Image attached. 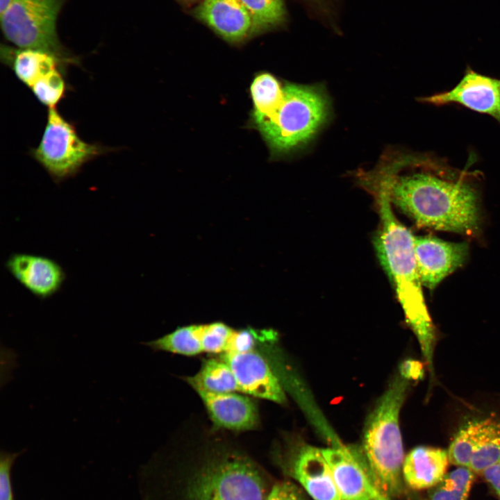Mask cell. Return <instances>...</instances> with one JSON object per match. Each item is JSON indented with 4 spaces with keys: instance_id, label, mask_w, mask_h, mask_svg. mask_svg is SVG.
Here are the masks:
<instances>
[{
    "instance_id": "cell-5",
    "label": "cell",
    "mask_w": 500,
    "mask_h": 500,
    "mask_svg": "<svg viewBox=\"0 0 500 500\" xmlns=\"http://www.w3.org/2000/svg\"><path fill=\"white\" fill-rule=\"evenodd\" d=\"M269 492L253 462L240 453H226L194 476L188 494V500H265Z\"/></svg>"
},
{
    "instance_id": "cell-2",
    "label": "cell",
    "mask_w": 500,
    "mask_h": 500,
    "mask_svg": "<svg viewBox=\"0 0 500 500\" xmlns=\"http://www.w3.org/2000/svg\"><path fill=\"white\" fill-rule=\"evenodd\" d=\"M365 188L373 194L378 207L380 223L374 238L378 258L393 284L406 321L419 340L423 353L431 355L435 332L417 267L415 236L396 217L385 188L376 183H369Z\"/></svg>"
},
{
    "instance_id": "cell-4",
    "label": "cell",
    "mask_w": 500,
    "mask_h": 500,
    "mask_svg": "<svg viewBox=\"0 0 500 500\" xmlns=\"http://www.w3.org/2000/svg\"><path fill=\"white\" fill-rule=\"evenodd\" d=\"M328 112V99L322 89L288 84L276 108L256 126L274 152L285 153L308 140Z\"/></svg>"
},
{
    "instance_id": "cell-20",
    "label": "cell",
    "mask_w": 500,
    "mask_h": 500,
    "mask_svg": "<svg viewBox=\"0 0 500 500\" xmlns=\"http://www.w3.org/2000/svg\"><path fill=\"white\" fill-rule=\"evenodd\" d=\"M283 88L272 74L262 73L253 79L250 90L253 103V119L258 124L276 108L283 95Z\"/></svg>"
},
{
    "instance_id": "cell-7",
    "label": "cell",
    "mask_w": 500,
    "mask_h": 500,
    "mask_svg": "<svg viewBox=\"0 0 500 500\" xmlns=\"http://www.w3.org/2000/svg\"><path fill=\"white\" fill-rule=\"evenodd\" d=\"M65 0H12L1 14L6 39L19 48L51 52L69 64H78L62 49L56 33V20Z\"/></svg>"
},
{
    "instance_id": "cell-13",
    "label": "cell",
    "mask_w": 500,
    "mask_h": 500,
    "mask_svg": "<svg viewBox=\"0 0 500 500\" xmlns=\"http://www.w3.org/2000/svg\"><path fill=\"white\" fill-rule=\"evenodd\" d=\"M342 500H373L374 485L365 459L343 446L322 449Z\"/></svg>"
},
{
    "instance_id": "cell-16",
    "label": "cell",
    "mask_w": 500,
    "mask_h": 500,
    "mask_svg": "<svg viewBox=\"0 0 500 500\" xmlns=\"http://www.w3.org/2000/svg\"><path fill=\"white\" fill-rule=\"evenodd\" d=\"M196 15L228 41L239 42L251 34V19L240 0H204Z\"/></svg>"
},
{
    "instance_id": "cell-11",
    "label": "cell",
    "mask_w": 500,
    "mask_h": 500,
    "mask_svg": "<svg viewBox=\"0 0 500 500\" xmlns=\"http://www.w3.org/2000/svg\"><path fill=\"white\" fill-rule=\"evenodd\" d=\"M414 251L422 284L433 290L465 263L469 254V244L466 242H451L431 236H415Z\"/></svg>"
},
{
    "instance_id": "cell-1",
    "label": "cell",
    "mask_w": 500,
    "mask_h": 500,
    "mask_svg": "<svg viewBox=\"0 0 500 500\" xmlns=\"http://www.w3.org/2000/svg\"><path fill=\"white\" fill-rule=\"evenodd\" d=\"M476 172L459 169L444 158L399 151L384 154L358 179L384 188L392 204L422 227L465 235L478 232Z\"/></svg>"
},
{
    "instance_id": "cell-17",
    "label": "cell",
    "mask_w": 500,
    "mask_h": 500,
    "mask_svg": "<svg viewBox=\"0 0 500 500\" xmlns=\"http://www.w3.org/2000/svg\"><path fill=\"white\" fill-rule=\"evenodd\" d=\"M449 463L447 450L419 446L412 449L404 458L403 478L413 490L431 489L447 473Z\"/></svg>"
},
{
    "instance_id": "cell-10",
    "label": "cell",
    "mask_w": 500,
    "mask_h": 500,
    "mask_svg": "<svg viewBox=\"0 0 500 500\" xmlns=\"http://www.w3.org/2000/svg\"><path fill=\"white\" fill-rule=\"evenodd\" d=\"M421 100L436 106L459 104L488 115L500 124V79L481 74L469 66L452 89L423 97Z\"/></svg>"
},
{
    "instance_id": "cell-18",
    "label": "cell",
    "mask_w": 500,
    "mask_h": 500,
    "mask_svg": "<svg viewBox=\"0 0 500 500\" xmlns=\"http://www.w3.org/2000/svg\"><path fill=\"white\" fill-rule=\"evenodd\" d=\"M1 60L9 67L16 77L29 89L42 76L69 65L58 56L41 49H15L1 46Z\"/></svg>"
},
{
    "instance_id": "cell-21",
    "label": "cell",
    "mask_w": 500,
    "mask_h": 500,
    "mask_svg": "<svg viewBox=\"0 0 500 500\" xmlns=\"http://www.w3.org/2000/svg\"><path fill=\"white\" fill-rule=\"evenodd\" d=\"M500 460V422L484 419V426L473 453L469 468L481 473Z\"/></svg>"
},
{
    "instance_id": "cell-31",
    "label": "cell",
    "mask_w": 500,
    "mask_h": 500,
    "mask_svg": "<svg viewBox=\"0 0 500 500\" xmlns=\"http://www.w3.org/2000/svg\"><path fill=\"white\" fill-rule=\"evenodd\" d=\"M12 0H0V12H3Z\"/></svg>"
},
{
    "instance_id": "cell-28",
    "label": "cell",
    "mask_w": 500,
    "mask_h": 500,
    "mask_svg": "<svg viewBox=\"0 0 500 500\" xmlns=\"http://www.w3.org/2000/svg\"><path fill=\"white\" fill-rule=\"evenodd\" d=\"M481 475L500 497V460L486 468Z\"/></svg>"
},
{
    "instance_id": "cell-15",
    "label": "cell",
    "mask_w": 500,
    "mask_h": 500,
    "mask_svg": "<svg viewBox=\"0 0 500 500\" xmlns=\"http://www.w3.org/2000/svg\"><path fill=\"white\" fill-rule=\"evenodd\" d=\"M213 424L220 428L244 431L259 422L257 406L249 395L241 392L217 393L194 390Z\"/></svg>"
},
{
    "instance_id": "cell-27",
    "label": "cell",
    "mask_w": 500,
    "mask_h": 500,
    "mask_svg": "<svg viewBox=\"0 0 500 500\" xmlns=\"http://www.w3.org/2000/svg\"><path fill=\"white\" fill-rule=\"evenodd\" d=\"M265 500H306L301 491L289 481L278 482L269 490Z\"/></svg>"
},
{
    "instance_id": "cell-23",
    "label": "cell",
    "mask_w": 500,
    "mask_h": 500,
    "mask_svg": "<svg viewBox=\"0 0 500 500\" xmlns=\"http://www.w3.org/2000/svg\"><path fill=\"white\" fill-rule=\"evenodd\" d=\"M251 19V34L261 33L283 23L286 10L283 0H240Z\"/></svg>"
},
{
    "instance_id": "cell-30",
    "label": "cell",
    "mask_w": 500,
    "mask_h": 500,
    "mask_svg": "<svg viewBox=\"0 0 500 500\" xmlns=\"http://www.w3.org/2000/svg\"><path fill=\"white\" fill-rule=\"evenodd\" d=\"M373 500H391L390 497L385 496L380 492L376 487L374 488L373 492Z\"/></svg>"
},
{
    "instance_id": "cell-19",
    "label": "cell",
    "mask_w": 500,
    "mask_h": 500,
    "mask_svg": "<svg viewBox=\"0 0 500 500\" xmlns=\"http://www.w3.org/2000/svg\"><path fill=\"white\" fill-rule=\"evenodd\" d=\"M185 381L194 390L201 389L217 393L240 392L231 367L217 356L203 360L197 373L185 378Z\"/></svg>"
},
{
    "instance_id": "cell-14",
    "label": "cell",
    "mask_w": 500,
    "mask_h": 500,
    "mask_svg": "<svg viewBox=\"0 0 500 500\" xmlns=\"http://www.w3.org/2000/svg\"><path fill=\"white\" fill-rule=\"evenodd\" d=\"M287 466L314 500H342L322 449L303 445L289 458Z\"/></svg>"
},
{
    "instance_id": "cell-3",
    "label": "cell",
    "mask_w": 500,
    "mask_h": 500,
    "mask_svg": "<svg viewBox=\"0 0 500 500\" xmlns=\"http://www.w3.org/2000/svg\"><path fill=\"white\" fill-rule=\"evenodd\" d=\"M409 388L408 379L396 376L367 418L362 453L372 482L386 497L401 494L404 454L399 413Z\"/></svg>"
},
{
    "instance_id": "cell-6",
    "label": "cell",
    "mask_w": 500,
    "mask_h": 500,
    "mask_svg": "<svg viewBox=\"0 0 500 500\" xmlns=\"http://www.w3.org/2000/svg\"><path fill=\"white\" fill-rule=\"evenodd\" d=\"M110 150L89 143L79 135L73 123L56 108H49L44 132L38 145L29 154L60 183L77 175L84 165Z\"/></svg>"
},
{
    "instance_id": "cell-24",
    "label": "cell",
    "mask_w": 500,
    "mask_h": 500,
    "mask_svg": "<svg viewBox=\"0 0 500 500\" xmlns=\"http://www.w3.org/2000/svg\"><path fill=\"white\" fill-rule=\"evenodd\" d=\"M483 426L484 419L472 421L459 430L447 449L451 464L469 468Z\"/></svg>"
},
{
    "instance_id": "cell-25",
    "label": "cell",
    "mask_w": 500,
    "mask_h": 500,
    "mask_svg": "<svg viewBox=\"0 0 500 500\" xmlns=\"http://www.w3.org/2000/svg\"><path fill=\"white\" fill-rule=\"evenodd\" d=\"M67 70L54 69L40 78L30 88L37 100L49 108L56 106L65 97L68 90Z\"/></svg>"
},
{
    "instance_id": "cell-26",
    "label": "cell",
    "mask_w": 500,
    "mask_h": 500,
    "mask_svg": "<svg viewBox=\"0 0 500 500\" xmlns=\"http://www.w3.org/2000/svg\"><path fill=\"white\" fill-rule=\"evenodd\" d=\"M22 453L1 451L0 456V500H14L10 470L17 456Z\"/></svg>"
},
{
    "instance_id": "cell-12",
    "label": "cell",
    "mask_w": 500,
    "mask_h": 500,
    "mask_svg": "<svg viewBox=\"0 0 500 500\" xmlns=\"http://www.w3.org/2000/svg\"><path fill=\"white\" fill-rule=\"evenodd\" d=\"M5 266L19 283L41 300L57 294L66 279L65 272L57 261L41 255L14 253Z\"/></svg>"
},
{
    "instance_id": "cell-9",
    "label": "cell",
    "mask_w": 500,
    "mask_h": 500,
    "mask_svg": "<svg viewBox=\"0 0 500 500\" xmlns=\"http://www.w3.org/2000/svg\"><path fill=\"white\" fill-rule=\"evenodd\" d=\"M231 367L241 393L283 404V388L269 362L258 348L217 356Z\"/></svg>"
},
{
    "instance_id": "cell-29",
    "label": "cell",
    "mask_w": 500,
    "mask_h": 500,
    "mask_svg": "<svg viewBox=\"0 0 500 500\" xmlns=\"http://www.w3.org/2000/svg\"><path fill=\"white\" fill-rule=\"evenodd\" d=\"M423 373L422 367L420 363L409 360L405 362L401 368L400 374L407 379H417L421 378Z\"/></svg>"
},
{
    "instance_id": "cell-8",
    "label": "cell",
    "mask_w": 500,
    "mask_h": 500,
    "mask_svg": "<svg viewBox=\"0 0 500 500\" xmlns=\"http://www.w3.org/2000/svg\"><path fill=\"white\" fill-rule=\"evenodd\" d=\"M240 330L222 322L182 326L154 340L145 342L154 351L182 356L208 353L219 356L234 351L238 344Z\"/></svg>"
},
{
    "instance_id": "cell-22",
    "label": "cell",
    "mask_w": 500,
    "mask_h": 500,
    "mask_svg": "<svg viewBox=\"0 0 500 500\" xmlns=\"http://www.w3.org/2000/svg\"><path fill=\"white\" fill-rule=\"evenodd\" d=\"M475 474L468 467H457L429 489L428 500H468Z\"/></svg>"
}]
</instances>
